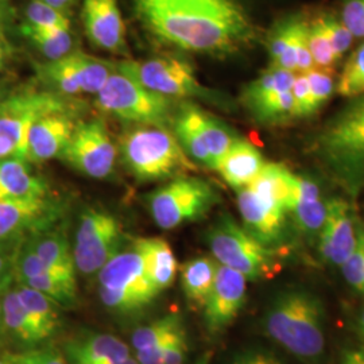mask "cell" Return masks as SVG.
I'll return each instance as SVG.
<instances>
[{
    "label": "cell",
    "mask_w": 364,
    "mask_h": 364,
    "mask_svg": "<svg viewBox=\"0 0 364 364\" xmlns=\"http://www.w3.org/2000/svg\"><path fill=\"white\" fill-rule=\"evenodd\" d=\"M132 6L144 30L185 52L227 58L259 38L240 0H132Z\"/></svg>",
    "instance_id": "obj_1"
},
{
    "label": "cell",
    "mask_w": 364,
    "mask_h": 364,
    "mask_svg": "<svg viewBox=\"0 0 364 364\" xmlns=\"http://www.w3.org/2000/svg\"><path fill=\"white\" fill-rule=\"evenodd\" d=\"M326 309L312 289L289 285L269 301L262 331L284 351L305 364H320L326 356Z\"/></svg>",
    "instance_id": "obj_2"
},
{
    "label": "cell",
    "mask_w": 364,
    "mask_h": 364,
    "mask_svg": "<svg viewBox=\"0 0 364 364\" xmlns=\"http://www.w3.org/2000/svg\"><path fill=\"white\" fill-rule=\"evenodd\" d=\"M313 156L352 200L364 191V93L352 97L312 142Z\"/></svg>",
    "instance_id": "obj_3"
},
{
    "label": "cell",
    "mask_w": 364,
    "mask_h": 364,
    "mask_svg": "<svg viewBox=\"0 0 364 364\" xmlns=\"http://www.w3.org/2000/svg\"><path fill=\"white\" fill-rule=\"evenodd\" d=\"M287 166L266 164L258 177L236 191L243 227L263 245L275 248L287 237L290 188Z\"/></svg>",
    "instance_id": "obj_4"
},
{
    "label": "cell",
    "mask_w": 364,
    "mask_h": 364,
    "mask_svg": "<svg viewBox=\"0 0 364 364\" xmlns=\"http://www.w3.org/2000/svg\"><path fill=\"white\" fill-rule=\"evenodd\" d=\"M117 154L124 168L142 182L176 178L195 166L173 131L158 126L135 124L123 132Z\"/></svg>",
    "instance_id": "obj_5"
},
{
    "label": "cell",
    "mask_w": 364,
    "mask_h": 364,
    "mask_svg": "<svg viewBox=\"0 0 364 364\" xmlns=\"http://www.w3.org/2000/svg\"><path fill=\"white\" fill-rule=\"evenodd\" d=\"M205 240L218 263L245 275L247 281L266 279L277 270V250L263 245L230 213H223L209 227Z\"/></svg>",
    "instance_id": "obj_6"
},
{
    "label": "cell",
    "mask_w": 364,
    "mask_h": 364,
    "mask_svg": "<svg viewBox=\"0 0 364 364\" xmlns=\"http://www.w3.org/2000/svg\"><path fill=\"white\" fill-rule=\"evenodd\" d=\"M176 100L150 91L138 80L122 72L115 65L96 95L97 108L111 117L132 124L171 129Z\"/></svg>",
    "instance_id": "obj_7"
},
{
    "label": "cell",
    "mask_w": 364,
    "mask_h": 364,
    "mask_svg": "<svg viewBox=\"0 0 364 364\" xmlns=\"http://www.w3.org/2000/svg\"><path fill=\"white\" fill-rule=\"evenodd\" d=\"M219 203L220 196L210 182L185 174L146 196L150 216L165 231L204 219Z\"/></svg>",
    "instance_id": "obj_8"
},
{
    "label": "cell",
    "mask_w": 364,
    "mask_h": 364,
    "mask_svg": "<svg viewBox=\"0 0 364 364\" xmlns=\"http://www.w3.org/2000/svg\"><path fill=\"white\" fill-rule=\"evenodd\" d=\"M115 65L150 91L173 100L201 99L215 102L219 97L216 92L201 85L193 66L177 55H159L144 61H122Z\"/></svg>",
    "instance_id": "obj_9"
},
{
    "label": "cell",
    "mask_w": 364,
    "mask_h": 364,
    "mask_svg": "<svg viewBox=\"0 0 364 364\" xmlns=\"http://www.w3.org/2000/svg\"><path fill=\"white\" fill-rule=\"evenodd\" d=\"M54 92H19L0 102V159L27 161L28 131L45 111L68 103Z\"/></svg>",
    "instance_id": "obj_10"
},
{
    "label": "cell",
    "mask_w": 364,
    "mask_h": 364,
    "mask_svg": "<svg viewBox=\"0 0 364 364\" xmlns=\"http://www.w3.org/2000/svg\"><path fill=\"white\" fill-rule=\"evenodd\" d=\"M123 237L122 224L112 213L93 207L85 209L80 216L75 236L76 270L84 275L99 273L122 250Z\"/></svg>",
    "instance_id": "obj_11"
},
{
    "label": "cell",
    "mask_w": 364,
    "mask_h": 364,
    "mask_svg": "<svg viewBox=\"0 0 364 364\" xmlns=\"http://www.w3.org/2000/svg\"><path fill=\"white\" fill-rule=\"evenodd\" d=\"M294 72L270 65L243 88L240 102L262 126H281L294 120L291 87Z\"/></svg>",
    "instance_id": "obj_12"
},
{
    "label": "cell",
    "mask_w": 364,
    "mask_h": 364,
    "mask_svg": "<svg viewBox=\"0 0 364 364\" xmlns=\"http://www.w3.org/2000/svg\"><path fill=\"white\" fill-rule=\"evenodd\" d=\"M114 69L112 63L73 50L63 58L38 64L37 73L54 93L72 97L80 93L97 95Z\"/></svg>",
    "instance_id": "obj_13"
},
{
    "label": "cell",
    "mask_w": 364,
    "mask_h": 364,
    "mask_svg": "<svg viewBox=\"0 0 364 364\" xmlns=\"http://www.w3.org/2000/svg\"><path fill=\"white\" fill-rule=\"evenodd\" d=\"M117 149L105 122L99 117L78 122L63 159L78 173L107 180L115 171Z\"/></svg>",
    "instance_id": "obj_14"
},
{
    "label": "cell",
    "mask_w": 364,
    "mask_h": 364,
    "mask_svg": "<svg viewBox=\"0 0 364 364\" xmlns=\"http://www.w3.org/2000/svg\"><path fill=\"white\" fill-rule=\"evenodd\" d=\"M78 122L70 102L39 115L28 131L27 161L46 162L63 158Z\"/></svg>",
    "instance_id": "obj_15"
},
{
    "label": "cell",
    "mask_w": 364,
    "mask_h": 364,
    "mask_svg": "<svg viewBox=\"0 0 364 364\" xmlns=\"http://www.w3.org/2000/svg\"><path fill=\"white\" fill-rule=\"evenodd\" d=\"M63 215V201L52 196L26 201H0V243L50 230Z\"/></svg>",
    "instance_id": "obj_16"
},
{
    "label": "cell",
    "mask_w": 364,
    "mask_h": 364,
    "mask_svg": "<svg viewBox=\"0 0 364 364\" xmlns=\"http://www.w3.org/2000/svg\"><path fill=\"white\" fill-rule=\"evenodd\" d=\"M247 278L219 263L215 284L203 306L204 324L210 336L232 326L247 301Z\"/></svg>",
    "instance_id": "obj_17"
},
{
    "label": "cell",
    "mask_w": 364,
    "mask_h": 364,
    "mask_svg": "<svg viewBox=\"0 0 364 364\" xmlns=\"http://www.w3.org/2000/svg\"><path fill=\"white\" fill-rule=\"evenodd\" d=\"M358 221L350 201L329 198L326 223L318 234V254L326 264L341 267L358 243Z\"/></svg>",
    "instance_id": "obj_18"
},
{
    "label": "cell",
    "mask_w": 364,
    "mask_h": 364,
    "mask_svg": "<svg viewBox=\"0 0 364 364\" xmlns=\"http://www.w3.org/2000/svg\"><path fill=\"white\" fill-rule=\"evenodd\" d=\"M81 21L87 37L96 48L117 55L129 53L126 25L117 0H84Z\"/></svg>",
    "instance_id": "obj_19"
},
{
    "label": "cell",
    "mask_w": 364,
    "mask_h": 364,
    "mask_svg": "<svg viewBox=\"0 0 364 364\" xmlns=\"http://www.w3.org/2000/svg\"><path fill=\"white\" fill-rule=\"evenodd\" d=\"M97 281L99 287L131 293L150 304L159 294L150 282L144 258L134 243L129 250H120L105 263L97 273Z\"/></svg>",
    "instance_id": "obj_20"
},
{
    "label": "cell",
    "mask_w": 364,
    "mask_h": 364,
    "mask_svg": "<svg viewBox=\"0 0 364 364\" xmlns=\"http://www.w3.org/2000/svg\"><path fill=\"white\" fill-rule=\"evenodd\" d=\"M290 188L287 213L301 234L316 239L324 225L329 200L323 196L321 188L311 178L294 174L289 170Z\"/></svg>",
    "instance_id": "obj_21"
},
{
    "label": "cell",
    "mask_w": 364,
    "mask_h": 364,
    "mask_svg": "<svg viewBox=\"0 0 364 364\" xmlns=\"http://www.w3.org/2000/svg\"><path fill=\"white\" fill-rule=\"evenodd\" d=\"M50 196L48 182L22 158L0 159V201H26Z\"/></svg>",
    "instance_id": "obj_22"
},
{
    "label": "cell",
    "mask_w": 364,
    "mask_h": 364,
    "mask_svg": "<svg viewBox=\"0 0 364 364\" xmlns=\"http://www.w3.org/2000/svg\"><path fill=\"white\" fill-rule=\"evenodd\" d=\"M129 356V346L108 333L72 338L65 346L68 364H115Z\"/></svg>",
    "instance_id": "obj_23"
},
{
    "label": "cell",
    "mask_w": 364,
    "mask_h": 364,
    "mask_svg": "<svg viewBox=\"0 0 364 364\" xmlns=\"http://www.w3.org/2000/svg\"><path fill=\"white\" fill-rule=\"evenodd\" d=\"M266 165L259 150L246 139L237 138L221 158L218 171L223 180L235 191L250 185Z\"/></svg>",
    "instance_id": "obj_24"
},
{
    "label": "cell",
    "mask_w": 364,
    "mask_h": 364,
    "mask_svg": "<svg viewBox=\"0 0 364 364\" xmlns=\"http://www.w3.org/2000/svg\"><path fill=\"white\" fill-rule=\"evenodd\" d=\"M144 258L146 273L161 293L171 287L177 277L178 263L169 243L164 237H139L134 242Z\"/></svg>",
    "instance_id": "obj_25"
},
{
    "label": "cell",
    "mask_w": 364,
    "mask_h": 364,
    "mask_svg": "<svg viewBox=\"0 0 364 364\" xmlns=\"http://www.w3.org/2000/svg\"><path fill=\"white\" fill-rule=\"evenodd\" d=\"M218 260L213 257H196L186 260L181 266V287L186 301L195 306L203 308L215 284Z\"/></svg>",
    "instance_id": "obj_26"
},
{
    "label": "cell",
    "mask_w": 364,
    "mask_h": 364,
    "mask_svg": "<svg viewBox=\"0 0 364 364\" xmlns=\"http://www.w3.org/2000/svg\"><path fill=\"white\" fill-rule=\"evenodd\" d=\"M15 290L30 320L37 328L42 341L54 336L61 326V317L58 312L60 305L43 293L26 285H21Z\"/></svg>",
    "instance_id": "obj_27"
},
{
    "label": "cell",
    "mask_w": 364,
    "mask_h": 364,
    "mask_svg": "<svg viewBox=\"0 0 364 364\" xmlns=\"http://www.w3.org/2000/svg\"><path fill=\"white\" fill-rule=\"evenodd\" d=\"M27 242L49 267L63 273L76 274L73 250L63 232L50 228L28 236Z\"/></svg>",
    "instance_id": "obj_28"
},
{
    "label": "cell",
    "mask_w": 364,
    "mask_h": 364,
    "mask_svg": "<svg viewBox=\"0 0 364 364\" xmlns=\"http://www.w3.org/2000/svg\"><path fill=\"white\" fill-rule=\"evenodd\" d=\"M21 33L49 61L63 58L75 50V38L70 30L31 26L23 22Z\"/></svg>",
    "instance_id": "obj_29"
},
{
    "label": "cell",
    "mask_w": 364,
    "mask_h": 364,
    "mask_svg": "<svg viewBox=\"0 0 364 364\" xmlns=\"http://www.w3.org/2000/svg\"><path fill=\"white\" fill-rule=\"evenodd\" d=\"M21 285L38 290L61 306H75L77 304V282L75 274L52 270L28 278L21 282Z\"/></svg>",
    "instance_id": "obj_30"
},
{
    "label": "cell",
    "mask_w": 364,
    "mask_h": 364,
    "mask_svg": "<svg viewBox=\"0 0 364 364\" xmlns=\"http://www.w3.org/2000/svg\"><path fill=\"white\" fill-rule=\"evenodd\" d=\"M3 308V326L11 332L15 338L28 346H34L42 341L37 328L30 320L23 304L16 290H7L1 299Z\"/></svg>",
    "instance_id": "obj_31"
},
{
    "label": "cell",
    "mask_w": 364,
    "mask_h": 364,
    "mask_svg": "<svg viewBox=\"0 0 364 364\" xmlns=\"http://www.w3.org/2000/svg\"><path fill=\"white\" fill-rule=\"evenodd\" d=\"M336 92L352 99L364 93V42L348 57L340 75Z\"/></svg>",
    "instance_id": "obj_32"
},
{
    "label": "cell",
    "mask_w": 364,
    "mask_h": 364,
    "mask_svg": "<svg viewBox=\"0 0 364 364\" xmlns=\"http://www.w3.org/2000/svg\"><path fill=\"white\" fill-rule=\"evenodd\" d=\"M308 45L312 54L313 61L316 69L321 70H331L336 65L338 58L331 46V42L326 37V30L321 23L320 16L309 22L308 30Z\"/></svg>",
    "instance_id": "obj_33"
},
{
    "label": "cell",
    "mask_w": 364,
    "mask_h": 364,
    "mask_svg": "<svg viewBox=\"0 0 364 364\" xmlns=\"http://www.w3.org/2000/svg\"><path fill=\"white\" fill-rule=\"evenodd\" d=\"M181 324L183 323H182L180 314H177V313L166 314L147 326L138 328L131 336V343L136 351L149 348Z\"/></svg>",
    "instance_id": "obj_34"
},
{
    "label": "cell",
    "mask_w": 364,
    "mask_h": 364,
    "mask_svg": "<svg viewBox=\"0 0 364 364\" xmlns=\"http://www.w3.org/2000/svg\"><path fill=\"white\" fill-rule=\"evenodd\" d=\"M25 23L46 28L70 30V21L64 10L53 7L41 0H31L28 3L25 11Z\"/></svg>",
    "instance_id": "obj_35"
},
{
    "label": "cell",
    "mask_w": 364,
    "mask_h": 364,
    "mask_svg": "<svg viewBox=\"0 0 364 364\" xmlns=\"http://www.w3.org/2000/svg\"><path fill=\"white\" fill-rule=\"evenodd\" d=\"M346 282L364 297V224L358 221V243L350 258L340 267Z\"/></svg>",
    "instance_id": "obj_36"
},
{
    "label": "cell",
    "mask_w": 364,
    "mask_h": 364,
    "mask_svg": "<svg viewBox=\"0 0 364 364\" xmlns=\"http://www.w3.org/2000/svg\"><path fill=\"white\" fill-rule=\"evenodd\" d=\"M320 19L338 61L351 49L353 36L350 33V30L343 25V22L332 14H323L320 15Z\"/></svg>",
    "instance_id": "obj_37"
},
{
    "label": "cell",
    "mask_w": 364,
    "mask_h": 364,
    "mask_svg": "<svg viewBox=\"0 0 364 364\" xmlns=\"http://www.w3.org/2000/svg\"><path fill=\"white\" fill-rule=\"evenodd\" d=\"M306 77L312 93V111L314 115L331 99L336 90V82L329 70L321 69H313L306 73Z\"/></svg>",
    "instance_id": "obj_38"
},
{
    "label": "cell",
    "mask_w": 364,
    "mask_h": 364,
    "mask_svg": "<svg viewBox=\"0 0 364 364\" xmlns=\"http://www.w3.org/2000/svg\"><path fill=\"white\" fill-rule=\"evenodd\" d=\"M294 119L312 117V93L306 73H296L291 87Z\"/></svg>",
    "instance_id": "obj_39"
},
{
    "label": "cell",
    "mask_w": 364,
    "mask_h": 364,
    "mask_svg": "<svg viewBox=\"0 0 364 364\" xmlns=\"http://www.w3.org/2000/svg\"><path fill=\"white\" fill-rule=\"evenodd\" d=\"M340 21L355 38H364V0H343Z\"/></svg>",
    "instance_id": "obj_40"
},
{
    "label": "cell",
    "mask_w": 364,
    "mask_h": 364,
    "mask_svg": "<svg viewBox=\"0 0 364 364\" xmlns=\"http://www.w3.org/2000/svg\"><path fill=\"white\" fill-rule=\"evenodd\" d=\"M189 352L188 336L183 324L169 335L164 352V364H185Z\"/></svg>",
    "instance_id": "obj_41"
},
{
    "label": "cell",
    "mask_w": 364,
    "mask_h": 364,
    "mask_svg": "<svg viewBox=\"0 0 364 364\" xmlns=\"http://www.w3.org/2000/svg\"><path fill=\"white\" fill-rule=\"evenodd\" d=\"M225 364H287L274 352L251 347L242 351L235 352Z\"/></svg>",
    "instance_id": "obj_42"
},
{
    "label": "cell",
    "mask_w": 364,
    "mask_h": 364,
    "mask_svg": "<svg viewBox=\"0 0 364 364\" xmlns=\"http://www.w3.org/2000/svg\"><path fill=\"white\" fill-rule=\"evenodd\" d=\"M338 364H364V348H351L341 352Z\"/></svg>",
    "instance_id": "obj_43"
},
{
    "label": "cell",
    "mask_w": 364,
    "mask_h": 364,
    "mask_svg": "<svg viewBox=\"0 0 364 364\" xmlns=\"http://www.w3.org/2000/svg\"><path fill=\"white\" fill-rule=\"evenodd\" d=\"M15 278L14 273H0V294H4Z\"/></svg>",
    "instance_id": "obj_44"
},
{
    "label": "cell",
    "mask_w": 364,
    "mask_h": 364,
    "mask_svg": "<svg viewBox=\"0 0 364 364\" xmlns=\"http://www.w3.org/2000/svg\"><path fill=\"white\" fill-rule=\"evenodd\" d=\"M41 1H45V3L50 4L53 7H57L60 10H65L68 6L73 4L76 0H41Z\"/></svg>",
    "instance_id": "obj_45"
},
{
    "label": "cell",
    "mask_w": 364,
    "mask_h": 364,
    "mask_svg": "<svg viewBox=\"0 0 364 364\" xmlns=\"http://www.w3.org/2000/svg\"><path fill=\"white\" fill-rule=\"evenodd\" d=\"M9 363L10 364H33L30 363L28 360H26L21 353H16V355H11L7 358Z\"/></svg>",
    "instance_id": "obj_46"
},
{
    "label": "cell",
    "mask_w": 364,
    "mask_h": 364,
    "mask_svg": "<svg viewBox=\"0 0 364 364\" xmlns=\"http://www.w3.org/2000/svg\"><path fill=\"white\" fill-rule=\"evenodd\" d=\"M4 61H6V48L3 41L0 39V70H3L4 68Z\"/></svg>",
    "instance_id": "obj_47"
},
{
    "label": "cell",
    "mask_w": 364,
    "mask_h": 364,
    "mask_svg": "<svg viewBox=\"0 0 364 364\" xmlns=\"http://www.w3.org/2000/svg\"><path fill=\"white\" fill-rule=\"evenodd\" d=\"M358 329H359V333H360V336H362L364 340V308L363 311L360 312L359 320H358Z\"/></svg>",
    "instance_id": "obj_48"
},
{
    "label": "cell",
    "mask_w": 364,
    "mask_h": 364,
    "mask_svg": "<svg viewBox=\"0 0 364 364\" xmlns=\"http://www.w3.org/2000/svg\"><path fill=\"white\" fill-rule=\"evenodd\" d=\"M115 364H139L138 363V360H136V358H132V356H129L127 359H124V360H122V362H117Z\"/></svg>",
    "instance_id": "obj_49"
},
{
    "label": "cell",
    "mask_w": 364,
    "mask_h": 364,
    "mask_svg": "<svg viewBox=\"0 0 364 364\" xmlns=\"http://www.w3.org/2000/svg\"><path fill=\"white\" fill-rule=\"evenodd\" d=\"M195 364H209L208 356H204V358H201V359H198Z\"/></svg>",
    "instance_id": "obj_50"
},
{
    "label": "cell",
    "mask_w": 364,
    "mask_h": 364,
    "mask_svg": "<svg viewBox=\"0 0 364 364\" xmlns=\"http://www.w3.org/2000/svg\"><path fill=\"white\" fill-rule=\"evenodd\" d=\"M3 324V308H1V294H0V326Z\"/></svg>",
    "instance_id": "obj_51"
},
{
    "label": "cell",
    "mask_w": 364,
    "mask_h": 364,
    "mask_svg": "<svg viewBox=\"0 0 364 364\" xmlns=\"http://www.w3.org/2000/svg\"><path fill=\"white\" fill-rule=\"evenodd\" d=\"M0 364H10L9 360H4V359H0Z\"/></svg>",
    "instance_id": "obj_52"
},
{
    "label": "cell",
    "mask_w": 364,
    "mask_h": 364,
    "mask_svg": "<svg viewBox=\"0 0 364 364\" xmlns=\"http://www.w3.org/2000/svg\"><path fill=\"white\" fill-rule=\"evenodd\" d=\"M1 16H3V14H1V7H0V22H1Z\"/></svg>",
    "instance_id": "obj_53"
},
{
    "label": "cell",
    "mask_w": 364,
    "mask_h": 364,
    "mask_svg": "<svg viewBox=\"0 0 364 364\" xmlns=\"http://www.w3.org/2000/svg\"><path fill=\"white\" fill-rule=\"evenodd\" d=\"M0 102H1V100H0Z\"/></svg>",
    "instance_id": "obj_54"
}]
</instances>
